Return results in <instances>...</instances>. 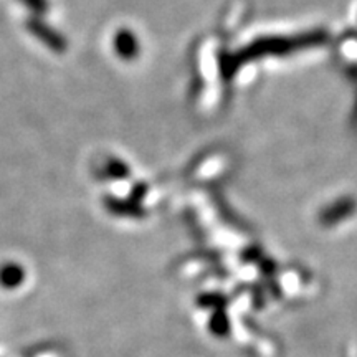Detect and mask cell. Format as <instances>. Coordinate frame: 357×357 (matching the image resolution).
Instances as JSON below:
<instances>
[{
  "instance_id": "1",
  "label": "cell",
  "mask_w": 357,
  "mask_h": 357,
  "mask_svg": "<svg viewBox=\"0 0 357 357\" xmlns=\"http://www.w3.org/2000/svg\"><path fill=\"white\" fill-rule=\"evenodd\" d=\"M114 45H116V52H118V55L121 56L131 58L134 53H136V42H134V38L131 40V35L124 32L118 33V37L114 40Z\"/></svg>"
}]
</instances>
